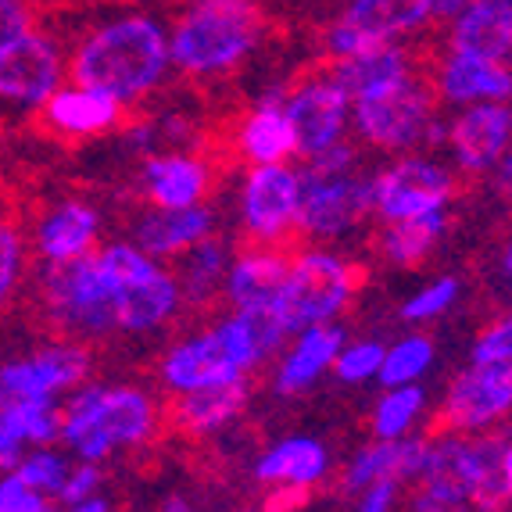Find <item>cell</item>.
<instances>
[{"instance_id":"obj_1","label":"cell","mask_w":512,"mask_h":512,"mask_svg":"<svg viewBox=\"0 0 512 512\" xmlns=\"http://www.w3.org/2000/svg\"><path fill=\"white\" fill-rule=\"evenodd\" d=\"M287 341L273 312H222L215 323L172 341L158 359V384L169 398L230 380H251Z\"/></svg>"},{"instance_id":"obj_2","label":"cell","mask_w":512,"mask_h":512,"mask_svg":"<svg viewBox=\"0 0 512 512\" xmlns=\"http://www.w3.org/2000/svg\"><path fill=\"white\" fill-rule=\"evenodd\" d=\"M65 69L72 83L101 90L129 111L169 79V33L151 15H122L90 29L65 58Z\"/></svg>"},{"instance_id":"obj_3","label":"cell","mask_w":512,"mask_h":512,"mask_svg":"<svg viewBox=\"0 0 512 512\" xmlns=\"http://www.w3.org/2000/svg\"><path fill=\"white\" fill-rule=\"evenodd\" d=\"M165 427V409L158 394L140 384H101L86 380L61 405L65 452L79 462H108L115 455L140 452L158 441Z\"/></svg>"},{"instance_id":"obj_4","label":"cell","mask_w":512,"mask_h":512,"mask_svg":"<svg viewBox=\"0 0 512 512\" xmlns=\"http://www.w3.org/2000/svg\"><path fill=\"white\" fill-rule=\"evenodd\" d=\"M262 29L258 0H194L169 33L172 72L194 83L233 76L262 43Z\"/></svg>"},{"instance_id":"obj_5","label":"cell","mask_w":512,"mask_h":512,"mask_svg":"<svg viewBox=\"0 0 512 512\" xmlns=\"http://www.w3.org/2000/svg\"><path fill=\"white\" fill-rule=\"evenodd\" d=\"M36 305L43 323L58 337H72L83 344L119 337L115 276L97 251L76 262L43 265L36 276Z\"/></svg>"},{"instance_id":"obj_6","label":"cell","mask_w":512,"mask_h":512,"mask_svg":"<svg viewBox=\"0 0 512 512\" xmlns=\"http://www.w3.org/2000/svg\"><path fill=\"white\" fill-rule=\"evenodd\" d=\"M362 287V265L344 255L333 244H308L291 251L287 273H283L280 298H276L273 316L291 337L305 326L337 323V319L355 305Z\"/></svg>"},{"instance_id":"obj_7","label":"cell","mask_w":512,"mask_h":512,"mask_svg":"<svg viewBox=\"0 0 512 512\" xmlns=\"http://www.w3.org/2000/svg\"><path fill=\"white\" fill-rule=\"evenodd\" d=\"M441 101L430 69H416L398 83L351 101V129L362 144L384 154H412L441 144Z\"/></svg>"},{"instance_id":"obj_8","label":"cell","mask_w":512,"mask_h":512,"mask_svg":"<svg viewBox=\"0 0 512 512\" xmlns=\"http://www.w3.org/2000/svg\"><path fill=\"white\" fill-rule=\"evenodd\" d=\"M97 255L115 276V323L119 337H151L183 316L180 287L169 262L144 255L133 240L101 244Z\"/></svg>"},{"instance_id":"obj_9","label":"cell","mask_w":512,"mask_h":512,"mask_svg":"<svg viewBox=\"0 0 512 512\" xmlns=\"http://www.w3.org/2000/svg\"><path fill=\"white\" fill-rule=\"evenodd\" d=\"M301 172V212L298 237L308 244H341L373 219L369 172L362 169H316L298 165Z\"/></svg>"},{"instance_id":"obj_10","label":"cell","mask_w":512,"mask_h":512,"mask_svg":"<svg viewBox=\"0 0 512 512\" xmlns=\"http://www.w3.org/2000/svg\"><path fill=\"white\" fill-rule=\"evenodd\" d=\"M459 194V176L448 162L423 151L394 154L391 162L369 172V197H373L376 222L416 219L430 212H452Z\"/></svg>"},{"instance_id":"obj_11","label":"cell","mask_w":512,"mask_h":512,"mask_svg":"<svg viewBox=\"0 0 512 512\" xmlns=\"http://www.w3.org/2000/svg\"><path fill=\"white\" fill-rule=\"evenodd\" d=\"M301 172L291 162L248 165L237 183V226L244 244L287 248L298 237Z\"/></svg>"},{"instance_id":"obj_12","label":"cell","mask_w":512,"mask_h":512,"mask_svg":"<svg viewBox=\"0 0 512 512\" xmlns=\"http://www.w3.org/2000/svg\"><path fill=\"white\" fill-rule=\"evenodd\" d=\"M94 376V351L72 337H51L26 355L0 362V405L61 402Z\"/></svg>"},{"instance_id":"obj_13","label":"cell","mask_w":512,"mask_h":512,"mask_svg":"<svg viewBox=\"0 0 512 512\" xmlns=\"http://www.w3.org/2000/svg\"><path fill=\"white\" fill-rule=\"evenodd\" d=\"M65 51L58 36L29 29L0 47V122L29 119L65 83Z\"/></svg>"},{"instance_id":"obj_14","label":"cell","mask_w":512,"mask_h":512,"mask_svg":"<svg viewBox=\"0 0 512 512\" xmlns=\"http://www.w3.org/2000/svg\"><path fill=\"white\" fill-rule=\"evenodd\" d=\"M283 111H287V122L294 129L298 158H312V154L348 140L351 97L330 76V69L305 72L301 79H294L283 90Z\"/></svg>"},{"instance_id":"obj_15","label":"cell","mask_w":512,"mask_h":512,"mask_svg":"<svg viewBox=\"0 0 512 512\" xmlns=\"http://www.w3.org/2000/svg\"><path fill=\"white\" fill-rule=\"evenodd\" d=\"M512 412V366H466L448 380L437 423L452 434L502 430Z\"/></svg>"},{"instance_id":"obj_16","label":"cell","mask_w":512,"mask_h":512,"mask_svg":"<svg viewBox=\"0 0 512 512\" xmlns=\"http://www.w3.org/2000/svg\"><path fill=\"white\" fill-rule=\"evenodd\" d=\"M512 144V111L509 101H480L455 108V115L441 126V147L452 158L455 176L484 180L495 172Z\"/></svg>"},{"instance_id":"obj_17","label":"cell","mask_w":512,"mask_h":512,"mask_svg":"<svg viewBox=\"0 0 512 512\" xmlns=\"http://www.w3.org/2000/svg\"><path fill=\"white\" fill-rule=\"evenodd\" d=\"M29 255L40 265H61L94 255L104 237V215L94 201L65 194L51 205H43L29 222Z\"/></svg>"},{"instance_id":"obj_18","label":"cell","mask_w":512,"mask_h":512,"mask_svg":"<svg viewBox=\"0 0 512 512\" xmlns=\"http://www.w3.org/2000/svg\"><path fill=\"white\" fill-rule=\"evenodd\" d=\"M215 187V169L205 154L190 147L147 151L137 169V190L147 208H190L208 205Z\"/></svg>"},{"instance_id":"obj_19","label":"cell","mask_w":512,"mask_h":512,"mask_svg":"<svg viewBox=\"0 0 512 512\" xmlns=\"http://www.w3.org/2000/svg\"><path fill=\"white\" fill-rule=\"evenodd\" d=\"M33 119L61 144H83V140L108 137V133L126 126V108L115 97L101 94V90H90V86L79 83H61L40 104Z\"/></svg>"},{"instance_id":"obj_20","label":"cell","mask_w":512,"mask_h":512,"mask_svg":"<svg viewBox=\"0 0 512 512\" xmlns=\"http://www.w3.org/2000/svg\"><path fill=\"white\" fill-rule=\"evenodd\" d=\"M255 480L269 491H291V495H312L333 473V455L326 441L312 434H287L258 452L251 466Z\"/></svg>"},{"instance_id":"obj_21","label":"cell","mask_w":512,"mask_h":512,"mask_svg":"<svg viewBox=\"0 0 512 512\" xmlns=\"http://www.w3.org/2000/svg\"><path fill=\"white\" fill-rule=\"evenodd\" d=\"M348 333L341 330V323H323V326H305L294 330L283 348L276 351L273 366V394L280 398H298L308 394L312 387L323 384V376H330V366L337 359V348L344 344Z\"/></svg>"},{"instance_id":"obj_22","label":"cell","mask_w":512,"mask_h":512,"mask_svg":"<svg viewBox=\"0 0 512 512\" xmlns=\"http://www.w3.org/2000/svg\"><path fill=\"white\" fill-rule=\"evenodd\" d=\"M287 248H269V244H244L233 248L230 269L222 280V301L233 312H273L280 298L283 273H287Z\"/></svg>"},{"instance_id":"obj_23","label":"cell","mask_w":512,"mask_h":512,"mask_svg":"<svg viewBox=\"0 0 512 512\" xmlns=\"http://www.w3.org/2000/svg\"><path fill=\"white\" fill-rule=\"evenodd\" d=\"M219 233V215L212 205H190V208H144L133 219L129 240L137 244L144 255L158 262H172L197 240Z\"/></svg>"},{"instance_id":"obj_24","label":"cell","mask_w":512,"mask_h":512,"mask_svg":"<svg viewBox=\"0 0 512 512\" xmlns=\"http://www.w3.org/2000/svg\"><path fill=\"white\" fill-rule=\"evenodd\" d=\"M466 491L473 512L512 509V437L505 427L466 434Z\"/></svg>"},{"instance_id":"obj_25","label":"cell","mask_w":512,"mask_h":512,"mask_svg":"<svg viewBox=\"0 0 512 512\" xmlns=\"http://www.w3.org/2000/svg\"><path fill=\"white\" fill-rule=\"evenodd\" d=\"M430 83L437 90V101L448 108H466L480 101H509L512 72L509 65L470 58V54H444L437 65H430Z\"/></svg>"},{"instance_id":"obj_26","label":"cell","mask_w":512,"mask_h":512,"mask_svg":"<svg viewBox=\"0 0 512 512\" xmlns=\"http://www.w3.org/2000/svg\"><path fill=\"white\" fill-rule=\"evenodd\" d=\"M423 448H427V437L412 434L402 441H366L359 452L344 462L341 470V491L344 495H355L362 487L376 484V480H394V484H412L423 466Z\"/></svg>"},{"instance_id":"obj_27","label":"cell","mask_w":512,"mask_h":512,"mask_svg":"<svg viewBox=\"0 0 512 512\" xmlns=\"http://www.w3.org/2000/svg\"><path fill=\"white\" fill-rule=\"evenodd\" d=\"M251 405V380H230V384H212L201 391L176 394L165 419L172 427L190 437H212L230 430Z\"/></svg>"},{"instance_id":"obj_28","label":"cell","mask_w":512,"mask_h":512,"mask_svg":"<svg viewBox=\"0 0 512 512\" xmlns=\"http://www.w3.org/2000/svg\"><path fill=\"white\" fill-rule=\"evenodd\" d=\"M233 151L244 165H276V162H294V129L283 111V90H273L269 97L255 104V108L237 122L233 133Z\"/></svg>"},{"instance_id":"obj_29","label":"cell","mask_w":512,"mask_h":512,"mask_svg":"<svg viewBox=\"0 0 512 512\" xmlns=\"http://www.w3.org/2000/svg\"><path fill=\"white\" fill-rule=\"evenodd\" d=\"M448 51L509 65L512 58V4L509 0H473L452 18Z\"/></svg>"},{"instance_id":"obj_30","label":"cell","mask_w":512,"mask_h":512,"mask_svg":"<svg viewBox=\"0 0 512 512\" xmlns=\"http://www.w3.org/2000/svg\"><path fill=\"white\" fill-rule=\"evenodd\" d=\"M416 69H423V61L402 40L376 43V47H369L362 54H351L344 61H330V76L341 83V90L351 101L376 94V90H384V86L412 76Z\"/></svg>"},{"instance_id":"obj_31","label":"cell","mask_w":512,"mask_h":512,"mask_svg":"<svg viewBox=\"0 0 512 512\" xmlns=\"http://www.w3.org/2000/svg\"><path fill=\"white\" fill-rule=\"evenodd\" d=\"M233 244L222 240L219 233L197 240L194 248H187L183 255H176L169 262L172 280L180 287L183 308H208L222 298V280L230 269Z\"/></svg>"},{"instance_id":"obj_32","label":"cell","mask_w":512,"mask_h":512,"mask_svg":"<svg viewBox=\"0 0 512 512\" xmlns=\"http://www.w3.org/2000/svg\"><path fill=\"white\" fill-rule=\"evenodd\" d=\"M448 222H452L448 212L380 222V230H376V255L384 258L387 265H394V269H416V265H423L441 248Z\"/></svg>"},{"instance_id":"obj_33","label":"cell","mask_w":512,"mask_h":512,"mask_svg":"<svg viewBox=\"0 0 512 512\" xmlns=\"http://www.w3.org/2000/svg\"><path fill=\"white\" fill-rule=\"evenodd\" d=\"M430 416V394L423 384L380 387V398L369 412V434L376 441H402L419 434L423 419Z\"/></svg>"},{"instance_id":"obj_34","label":"cell","mask_w":512,"mask_h":512,"mask_svg":"<svg viewBox=\"0 0 512 512\" xmlns=\"http://www.w3.org/2000/svg\"><path fill=\"white\" fill-rule=\"evenodd\" d=\"M437 362V344L423 330H409L402 337H394L384 344V362H380V387H398V384H423L427 373Z\"/></svg>"},{"instance_id":"obj_35","label":"cell","mask_w":512,"mask_h":512,"mask_svg":"<svg viewBox=\"0 0 512 512\" xmlns=\"http://www.w3.org/2000/svg\"><path fill=\"white\" fill-rule=\"evenodd\" d=\"M0 430L18 448L54 444L61 434V402H4L0 405Z\"/></svg>"},{"instance_id":"obj_36","label":"cell","mask_w":512,"mask_h":512,"mask_svg":"<svg viewBox=\"0 0 512 512\" xmlns=\"http://www.w3.org/2000/svg\"><path fill=\"white\" fill-rule=\"evenodd\" d=\"M29 262H33V255H29L26 226L8 208H0V312L22 291V283L29 276Z\"/></svg>"},{"instance_id":"obj_37","label":"cell","mask_w":512,"mask_h":512,"mask_svg":"<svg viewBox=\"0 0 512 512\" xmlns=\"http://www.w3.org/2000/svg\"><path fill=\"white\" fill-rule=\"evenodd\" d=\"M69 466H72L69 452H61L58 444H40V448H22L11 470L26 480L33 491H40L47 502H54L65 477H69Z\"/></svg>"},{"instance_id":"obj_38","label":"cell","mask_w":512,"mask_h":512,"mask_svg":"<svg viewBox=\"0 0 512 512\" xmlns=\"http://www.w3.org/2000/svg\"><path fill=\"white\" fill-rule=\"evenodd\" d=\"M384 344L387 341H380V337H344L330 366V376L344 387L376 384L380 362H384Z\"/></svg>"},{"instance_id":"obj_39","label":"cell","mask_w":512,"mask_h":512,"mask_svg":"<svg viewBox=\"0 0 512 512\" xmlns=\"http://www.w3.org/2000/svg\"><path fill=\"white\" fill-rule=\"evenodd\" d=\"M459 298H462V280L452 273H441L423 283V287H416V291L402 301V319L409 326L437 323V319H444L459 305Z\"/></svg>"},{"instance_id":"obj_40","label":"cell","mask_w":512,"mask_h":512,"mask_svg":"<svg viewBox=\"0 0 512 512\" xmlns=\"http://www.w3.org/2000/svg\"><path fill=\"white\" fill-rule=\"evenodd\" d=\"M470 366H512V319L498 316L473 337Z\"/></svg>"},{"instance_id":"obj_41","label":"cell","mask_w":512,"mask_h":512,"mask_svg":"<svg viewBox=\"0 0 512 512\" xmlns=\"http://www.w3.org/2000/svg\"><path fill=\"white\" fill-rule=\"evenodd\" d=\"M402 502L409 512H473L470 502H466L459 491L427 484V480H412L409 498H402Z\"/></svg>"},{"instance_id":"obj_42","label":"cell","mask_w":512,"mask_h":512,"mask_svg":"<svg viewBox=\"0 0 512 512\" xmlns=\"http://www.w3.org/2000/svg\"><path fill=\"white\" fill-rule=\"evenodd\" d=\"M0 512H51V502L33 491L15 470L0 473Z\"/></svg>"},{"instance_id":"obj_43","label":"cell","mask_w":512,"mask_h":512,"mask_svg":"<svg viewBox=\"0 0 512 512\" xmlns=\"http://www.w3.org/2000/svg\"><path fill=\"white\" fill-rule=\"evenodd\" d=\"M101 484H104V473L97 462H72L69 466V477H65V484H61L58 498L54 502L69 505V502H83V498H94L101 495Z\"/></svg>"},{"instance_id":"obj_44","label":"cell","mask_w":512,"mask_h":512,"mask_svg":"<svg viewBox=\"0 0 512 512\" xmlns=\"http://www.w3.org/2000/svg\"><path fill=\"white\" fill-rule=\"evenodd\" d=\"M355 509L351 512H398L402 509V484H394V480H376V484L362 487V491H355Z\"/></svg>"},{"instance_id":"obj_45","label":"cell","mask_w":512,"mask_h":512,"mask_svg":"<svg viewBox=\"0 0 512 512\" xmlns=\"http://www.w3.org/2000/svg\"><path fill=\"white\" fill-rule=\"evenodd\" d=\"M36 26V15L29 0H0V47H8L22 33Z\"/></svg>"},{"instance_id":"obj_46","label":"cell","mask_w":512,"mask_h":512,"mask_svg":"<svg viewBox=\"0 0 512 512\" xmlns=\"http://www.w3.org/2000/svg\"><path fill=\"white\" fill-rule=\"evenodd\" d=\"M470 4H473V0H427L430 22H452V18L462 15Z\"/></svg>"},{"instance_id":"obj_47","label":"cell","mask_w":512,"mask_h":512,"mask_svg":"<svg viewBox=\"0 0 512 512\" xmlns=\"http://www.w3.org/2000/svg\"><path fill=\"white\" fill-rule=\"evenodd\" d=\"M61 512H111V505L104 495H94V498H83V502L61 505Z\"/></svg>"},{"instance_id":"obj_48","label":"cell","mask_w":512,"mask_h":512,"mask_svg":"<svg viewBox=\"0 0 512 512\" xmlns=\"http://www.w3.org/2000/svg\"><path fill=\"white\" fill-rule=\"evenodd\" d=\"M18 452H22V448H18V444L11 441V437L4 434V430H0V473L15 466V462H18Z\"/></svg>"},{"instance_id":"obj_49","label":"cell","mask_w":512,"mask_h":512,"mask_svg":"<svg viewBox=\"0 0 512 512\" xmlns=\"http://www.w3.org/2000/svg\"><path fill=\"white\" fill-rule=\"evenodd\" d=\"M509 283H512V248L505 244L502 255H498V287H502V294L509 291Z\"/></svg>"},{"instance_id":"obj_50","label":"cell","mask_w":512,"mask_h":512,"mask_svg":"<svg viewBox=\"0 0 512 512\" xmlns=\"http://www.w3.org/2000/svg\"><path fill=\"white\" fill-rule=\"evenodd\" d=\"M158 512H197V505L190 502L187 495H169L162 505H158Z\"/></svg>"},{"instance_id":"obj_51","label":"cell","mask_w":512,"mask_h":512,"mask_svg":"<svg viewBox=\"0 0 512 512\" xmlns=\"http://www.w3.org/2000/svg\"><path fill=\"white\" fill-rule=\"evenodd\" d=\"M4 165H8V154H4V133H0V180H4Z\"/></svg>"},{"instance_id":"obj_52","label":"cell","mask_w":512,"mask_h":512,"mask_svg":"<svg viewBox=\"0 0 512 512\" xmlns=\"http://www.w3.org/2000/svg\"><path fill=\"white\" fill-rule=\"evenodd\" d=\"M230 512H251V509H230Z\"/></svg>"},{"instance_id":"obj_53","label":"cell","mask_w":512,"mask_h":512,"mask_svg":"<svg viewBox=\"0 0 512 512\" xmlns=\"http://www.w3.org/2000/svg\"><path fill=\"white\" fill-rule=\"evenodd\" d=\"M180 4H194V0H180Z\"/></svg>"},{"instance_id":"obj_54","label":"cell","mask_w":512,"mask_h":512,"mask_svg":"<svg viewBox=\"0 0 512 512\" xmlns=\"http://www.w3.org/2000/svg\"><path fill=\"white\" fill-rule=\"evenodd\" d=\"M51 512H54V509H51Z\"/></svg>"}]
</instances>
